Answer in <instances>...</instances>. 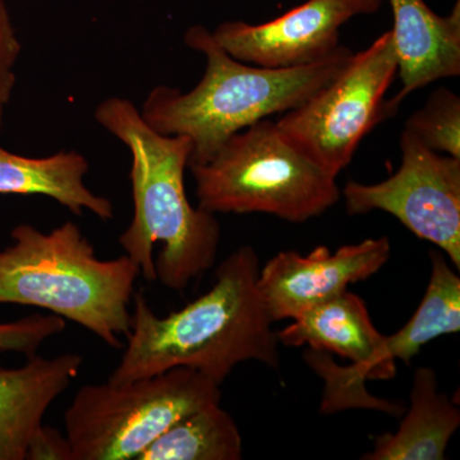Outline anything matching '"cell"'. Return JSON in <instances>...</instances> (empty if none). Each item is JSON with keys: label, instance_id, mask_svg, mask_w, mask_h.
I'll list each match as a JSON object with an SVG mask.
<instances>
[{"label": "cell", "instance_id": "obj_7", "mask_svg": "<svg viewBox=\"0 0 460 460\" xmlns=\"http://www.w3.org/2000/svg\"><path fill=\"white\" fill-rule=\"evenodd\" d=\"M398 75L392 31L352 54L344 68L304 104L281 115V135L332 178L363 138L387 117L385 95Z\"/></svg>", "mask_w": 460, "mask_h": 460}, {"label": "cell", "instance_id": "obj_8", "mask_svg": "<svg viewBox=\"0 0 460 460\" xmlns=\"http://www.w3.org/2000/svg\"><path fill=\"white\" fill-rule=\"evenodd\" d=\"M401 150V166L392 177L376 184H345V208L350 215H393L440 248L459 270L460 159L432 151L407 131L402 132Z\"/></svg>", "mask_w": 460, "mask_h": 460}, {"label": "cell", "instance_id": "obj_1", "mask_svg": "<svg viewBox=\"0 0 460 460\" xmlns=\"http://www.w3.org/2000/svg\"><path fill=\"white\" fill-rule=\"evenodd\" d=\"M259 272L253 247H239L220 263L210 290L166 317L154 313L141 290L135 292L131 332L108 381L190 367L222 385L243 362L279 367V338L257 286Z\"/></svg>", "mask_w": 460, "mask_h": 460}, {"label": "cell", "instance_id": "obj_4", "mask_svg": "<svg viewBox=\"0 0 460 460\" xmlns=\"http://www.w3.org/2000/svg\"><path fill=\"white\" fill-rule=\"evenodd\" d=\"M11 237L13 243L0 251V304L49 311L120 349L131 332L140 268L127 255L99 259L75 222L49 233L23 223Z\"/></svg>", "mask_w": 460, "mask_h": 460}, {"label": "cell", "instance_id": "obj_11", "mask_svg": "<svg viewBox=\"0 0 460 460\" xmlns=\"http://www.w3.org/2000/svg\"><path fill=\"white\" fill-rule=\"evenodd\" d=\"M83 357L38 354L18 368L0 367V460H33L45 434V413L78 376Z\"/></svg>", "mask_w": 460, "mask_h": 460}, {"label": "cell", "instance_id": "obj_15", "mask_svg": "<svg viewBox=\"0 0 460 460\" xmlns=\"http://www.w3.org/2000/svg\"><path fill=\"white\" fill-rule=\"evenodd\" d=\"M431 278L420 307L398 332L385 337L377 365L384 380L395 376V361L410 365L420 350L438 337L460 330V279L443 253L432 251Z\"/></svg>", "mask_w": 460, "mask_h": 460}, {"label": "cell", "instance_id": "obj_9", "mask_svg": "<svg viewBox=\"0 0 460 460\" xmlns=\"http://www.w3.org/2000/svg\"><path fill=\"white\" fill-rule=\"evenodd\" d=\"M392 255L386 237L368 238L338 248L319 246L307 256L281 251L260 268V293L274 323L296 319L376 274Z\"/></svg>", "mask_w": 460, "mask_h": 460}, {"label": "cell", "instance_id": "obj_3", "mask_svg": "<svg viewBox=\"0 0 460 460\" xmlns=\"http://www.w3.org/2000/svg\"><path fill=\"white\" fill-rule=\"evenodd\" d=\"M184 42L205 57L201 81L187 93L166 84L154 87L140 111L156 132L190 138V165L208 162L235 133L304 104L353 54L341 45L314 65L274 69L235 59L201 25L190 27Z\"/></svg>", "mask_w": 460, "mask_h": 460}, {"label": "cell", "instance_id": "obj_20", "mask_svg": "<svg viewBox=\"0 0 460 460\" xmlns=\"http://www.w3.org/2000/svg\"><path fill=\"white\" fill-rule=\"evenodd\" d=\"M343 2L353 9L356 16L375 13L381 4V0H343Z\"/></svg>", "mask_w": 460, "mask_h": 460}, {"label": "cell", "instance_id": "obj_10", "mask_svg": "<svg viewBox=\"0 0 460 460\" xmlns=\"http://www.w3.org/2000/svg\"><path fill=\"white\" fill-rule=\"evenodd\" d=\"M356 16L343 0H307L283 16L251 25L226 21L214 30L226 53L263 68H296L326 59L341 47V29Z\"/></svg>", "mask_w": 460, "mask_h": 460}, {"label": "cell", "instance_id": "obj_13", "mask_svg": "<svg viewBox=\"0 0 460 460\" xmlns=\"http://www.w3.org/2000/svg\"><path fill=\"white\" fill-rule=\"evenodd\" d=\"M89 168L86 156L75 150L29 157L0 146V195L45 196L72 214L89 211L108 222L114 217L113 204L86 186Z\"/></svg>", "mask_w": 460, "mask_h": 460}, {"label": "cell", "instance_id": "obj_16", "mask_svg": "<svg viewBox=\"0 0 460 460\" xmlns=\"http://www.w3.org/2000/svg\"><path fill=\"white\" fill-rule=\"evenodd\" d=\"M242 454L237 423L217 402L178 420L137 460H239Z\"/></svg>", "mask_w": 460, "mask_h": 460}, {"label": "cell", "instance_id": "obj_19", "mask_svg": "<svg viewBox=\"0 0 460 460\" xmlns=\"http://www.w3.org/2000/svg\"><path fill=\"white\" fill-rule=\"evenodd\" d=\"M21 50L22 44L7 4L4 0H0V128L16 87V66Z\"/></svg>", "mask_w": 460, "mask_h": 460}, {"label": "cell", "instance_id": "obj_6", "mask_svg": "<svg viewBox=\"0 0 460 460\" xmlns=\"http://www.w3.org/2000/svg\"><path fill=\"white\" fill-rule=\"evenodd\" d=\"M222 401L219 384L190 367L127 383L89 384L65 413L71 460H137L178 420Z\"/></svg>", "mask_w": 460, "mask_h": 460}, {"label": "cell", "instance_id": "obj_18", "mask_svg": "<svg viewBox=\"0 0 460 460\" xmlns=\"http://www.w3.org/2000/svg\"><path fill=\"white\" fill-rule=\"evenodd\" d=\"M66 328V320L53 314L0 323V352L20 353L30 358L48 339L62 334Z\"/></svg>", "mask_w": 460, "mask_h": 460}, {"label": "cell", "instance_id": "obj_2", "mask_svg": "<svg viewBox=\"0 0 460 460\" xmlns=\"http://www.w3.org/2000/svg\"><path fill=\"white\" fill-rule=\"evenodd\" d=\"M93 118L132 156L133 217L119 237L124 255L148 283L183 292L214 265L222 238L215 214L187 198L192 142L156 132L131 100L118 96L100 102Z\"/></svg>", "mask_w": 460, "mask_h": 460}, {"label": "cell", "instance_id": "obj_12", "mask_svg": "<svg viewBox=\"0 0 460 460\" xmlns=\"http://www.w3.org/2000/svg\"><path fill=\"white\" fill-rule=\"evenodd\" d=\"M392 30L402 89L387 100L394 115L402 100L435 81L460 75V2L447 16H438L425 0H389Z\"/></svg>", "mask_w": 460, "mask_h": 460}, {"label": "cell", "instance_id": "obj_17", "mask_svg": "<svg viewBox=\"0 0 460 460\" xmlns=\"http://www.w3.org/2000/svg\"><path fill=\"white\" fill-rule=\"evenodd\" d=\"M404 131L436 153L460 159V99L440 87L428 102L408 118Z\"/></svg>", "mask_w": 460, "mask_h": 460}, {"label": "cell", "instance_id": "obj_5", "mask_svg": "<svg viewBox=\"0 0 460 460\" xmlns=\"http://www.w3.org/2000/svg\"><path fill=\"white\" fill-rule=\"evenodd\" d=\"M189 168L199 206L208 213L305 223L341 199L337 178L293 146L270 119L235 133L208 162Z\"/></svg>", "mask_w": 460, "mask_h": 460}, {"label": "cell", "instance_id": "obj_14", "mask_svg": "<svg viewBox=\"0 0 460 460\" xmlns=\"http://www.w3.org/2000/svg\"><path fill=\"white\" fill-rule=\"evenodd\" d=\"M460 425L458 407L438 392L434 370L414 372L411 408L395 434L378 436L365 460H443Z\"/></svg>", "mask_w": 460, "mask_h": 460}]
</instances>
